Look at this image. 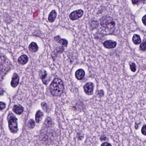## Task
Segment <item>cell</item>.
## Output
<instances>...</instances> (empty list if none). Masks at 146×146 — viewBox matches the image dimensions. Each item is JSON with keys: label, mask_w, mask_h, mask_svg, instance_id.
<instances>
[{"label": "cell", "mask_w": 146, "mask_h": 146, "mask_svg": "<svg viewBox=\"0 0 146 146\" xmlns=\"http://www.w3.org/2000/svg\"><path fill=\"white\" fill-rule=\"evenodd\" d=\"M64 90L63 82L61 79L56 78L53 80L50 86V91L53 96H59Z\"/></svg>", "instance_id": "1"}, {"label": "cell", "mask_w": 146, "mask_h": 146, "mask_svg": "<svg viewBox=\"0 0 146 146\" xmlns=\"http://www.w3.org/2000/svg\"><path fill=\"white\" fill-rule=\"evenodd\" d=\"M100 140L102 141H105V140H107V138L105 136H102L100 138Z\"/></svg>", "instance_id": "24"}, {"label": "cell", "mask_w": 146, "mask_h": 146, "mask_svg": "<svg viewBox=\"0 0 146 146\" xmlns=\"http://www.w3.org/2000/svg\"><path fill=\"white\" fill-rule=\"evenodd\" d=\"M142 21L144 25L146 26V15L144 16L142 18Z\"/></svg>", "instance_id": "21"}, {"label": "cell", "mask_w": 146, "mask_h": 146, "mask_svg": "<svg viewBox=\"0 0 146 146\" xmlns=\"http://www.w3.org/2000/svg\"><path fill=\"white\" fill-rule=\"evenodd\" d=\"M85 76V72L82 69H78L75 73V76L77 79L81 80L84 78Z\"/></svg>", "instance_id": "9"}, {"label": "cell", "mask_w": 146, "mask_h": 146, "mask_svg": "<svg viewBox=\"0 0 146 146\" xmlns=\"http://www.w3.org/2000/svg\"><path fill=\"white\" fill-rule=\"evenodd\" d=\"M29 49L31 52H36L38 50V45L36 43L32 42L29 46Z\"/></svg>", "instance_id": "13"}, {"label": "cell", "mask_w": 146, "mask_h": 146, "mask_svg": "<svg viewBox=\"0 0 146 146\" xmlns=\"http://www.w3.org/2000/svg\"><path fill=\"white\" fill-rule=\"evenodd\" d=\"M47 74L46 73V71H44V72H42L41 78L43 83L44 84H47Z\"/></svg>", "instance_id": "16"}, {"label": "cell", "mask_w": 146, "mask_h": 146, "mask_svg": "<svg viewBox=\"0 0 146 146\" xmlns=\"http://www.w3.org/2000/svg\"><path fill=\"white\" fill-rule=\"evenodd\" d=\"M28 125L29 128H31V129H33V128H34V127H35V123H34V120H31L28 122Z\"/></svg>", "instance_id": "17"}, {"label": "cell", "mask_w": 146, "mask_h": 146, "mask_svg": "<svg viewBox=\"0 0 146 146\" xmlns=\"http://www.w3.org/2000/svg\"><path fill=\"white\" fill-rule=\"evenodd\" d=\"M84 92L88 95H91L94 91V84L91 82H88L84 85Z\"/></svg>", "instance_id": "5"}, {"label": "cell", "mask_w": 146, "mask_h": 146, "mask_svg": "<svg viewBox=\"0 0 146 146\" xmlns=\"http://www.w3.org/2000/svg\"><path fill=\"white\" fill-rule=\"evenodd\" d=\"M100 24L105 31L110 32L114 31L115 25L113 18L107 16H104L101 18Z\"/></svg>", "instance_id": "2"}, {"label": "cell", "mask_w": 146, "mask_h": 146, "mask_svg": "<svg viewBox=\"0 0 146 146\" xmlns=\"http://www.w3.org/2000/svg\"><path fill=\"white\" fill-rule=\"evenodd\" d=\"M138 2V1H132V2L133 4H136Z\"/></svg>", "instance_id": "25"}, {"label": "cell", "mask_w": 146, "mask_h": 146, "mask_svg": "<svg viewBox=\"0 0 146 146\" xmlns=\"http://www.w3.org/2000/svg\"><path fill=\"white\" fill-rule=\"evenodd\" d=\"M43 114L41 111L39 110L37 111L35 116L36 122H37V123H39V122H40V119L43 117Z\"/></svg>", "instance_id": "14"}, {"label": "cell", "mask_w": 146, "mask_h": 146, "mask_svg": "<svg viewBox=\"0 0 146 146\" xmlns=\"http://www.w3.org/2000/svg\"><path fill=\"white\" fill-rule=\"evenodd\" d=\"M83 11L82 10H78L71 12L69 15V18L72 20H77L82 17L83 14Z\"/></svg>", "instance_id": "4"}, {"label": "cell", "mask_w": 146, "mask_h": 146, "mask_svg": "<svg viewBox=\"0 0 146 146\" xmlns=\"http://www.w3.org/2000/svg\"><path fill=\"white\" fill-rule=\"evenodd\" d=\"M130 68L131 70L133 72H135L136 70V66L134 63H132L130 65Z\"/></svg>", "instance_id": "18"}, {"label": "cell", "mask_w": 146, "mask_h": 146, "mask_svg": "<svg viewBox=\"0 0 146 146\" xmlns=\"http://www.w3.org/2000/svg\"><path fill=\"white\" fill-rule=\"evenodd\" d=\"M101 146H111V144H109V143H108L105 142L102 143V144Z\"/></svg>", "instance_id": "23"}, {"label": "cell", "mask_w": 146, "mask_h": 146, "mask_svg": "<svg viewBox=\"0 0 146 146\" xmlns=\"http://www.w3.org/2000/svg\"><path fill=\"white\" fill-rule=\"evenodd\" d=\"M9 128L10 131L15 133L18 131V123L17 118L12 115L10 116L8 119Z\"/></svg>", "instance_id": "3"}, {"label": "cell", "mask_w": 146, "mask_h": 146, "mask_svg": "<svg viewBox=\"0 0 146 146\" xmlns=\"http://www.w3.org/2000/svg\"><path fill=\"white\" fill-rule=\"evenodd\" d=\"M57 16V12L55 10H53L50 12L48 17V20L50 22H54Z\"/></svg>", "instance_id": "12"}, {"label": "cell", "mask_w": 146, "mask_h": 146, "mask_svg": "<svg viewBox=\"0 0 146 146\" xmlns=\"http://www.w3.org/2000/svg\"><path fill=\"white\" fill-rule=\"evenodd\" d=\"M24 108L20 105H15L12 108V111L17 115H21L23 112Z\"/></svg>", "instance_id": "10"}, {"label": "cell", "mask_w": 146, "mask_h": 146, "mask_svg": "<svg viewBox=\"0 0 146 146\" xmlns=\"http://www.w3.org/2000/svg\"><path fill=\"white\" fill-rule=\"evenodd\" d=\"M19 82V78L16 73H14L11 82V86L16 88L18 86Z\"/></svg>", "instance_id": "6"}, {"label": "cell", "mask_w": 146, "mask_h": 146, "mask_svg": "<svg viewBox=\"0 0 146 146\" xmlns=\"http://www.w3.org/2000/svg\"><path fill=\"white\" fill-rule=\"evenodd\" d=\"M103 45L107 49H113L117 45V43L112 40H107L104 43Z\"/></svg>", "instance_id": "7"}, {"label": "cell", "mask_w": 146, "mask_h": 146, "mask_svg": "<svg viewBox=\"0 0 146 146\" xmlns=\"http://www.w3.org/2000/svg\"><path fill=\"white\" fill-rule=\"evenodd\" d=\"M132 41L135 44L138 45L141 43V39L138 34H135L132 37Z\"/></svg>", "instance_id": "15"}, {"label": "cell", "mask_w": 146, "mask_h": 146, "mask_svg": "<svg viewBox=\"0 0 146 146\" xmlns=\"http://www.w3.org/2000/svg\"><path fill=\"white\" fill-rule=\"evenodd\" d=\"M1 110H2L5 108V107H6V104L4 102H1Z\"/></svg>", "instance_id": "22"}, {"label": "cell", "mask_w": 146, "mask_h": 146, "mask_svg": "<svg viewBox=\"0 0 146 146\" xmlns=\"http://www.w3.org/2000/svg\"><path fill=\"white\" fill-rule=\"evenodd\" d=\"M140 49L141 51H144L146 50V43L144 42L140 45Z\"/></svg>", "instance_id": "19"}, {"label": "cell", "mask_w": 146, "mask_h": 146, "mask_svg": "<svg viewBox=\"0 0 146 146\" xmlns=\"http://www.w3.org/2000/svg\"><path fill=\"white\" fill-rule=\"evenodd\" d=\"M54 39L59 44H61L62 46L66 47L68 45V41L66 39H61L59 36H57L54 37Z\"/></svg>", "instance_id": "8"}, {"label": "cell", "mask_w": 146, "mask_h": 146, "mask_svg": "<svg viewBox=\"0 0 146 146\" xmlns=\"http://www.w3.org/2000/svg\"><path fill=\"white\" fill-rule=\"evenodd\" d=\"M28 61V58L26 55H22L18 58V61L20 64L24 65Z\"/></svg>", "instance_id": "11"}, {"label": "cell", "mask_w": 146, "mask_h": 146, "mask_svg": "<svg viewBox=\"0 0 146 146\" xmlns=\"http://www.w3.org/2000/svg\"><path fill=\"white\" fill-rule=\"evenodd\" d=\"M141 131L142 134L143 135H146V125L143 126L142 129H141Z\"/></svg>", "instance_id": "20"}]
</instances>
